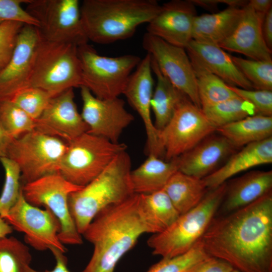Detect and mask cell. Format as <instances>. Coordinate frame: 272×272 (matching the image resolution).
Instances as JSON below:
<instances>
[{"label": "cell", "instance_id": "6da1fadb", "mask_svg": "<svg viewBox=\"0 0 272 272\" xmlns=\"http://www.w3.org/2000/svg\"><path fill=\"white\" fill-rule=\"evenodd\" d=\"M200 240L210 256L240 272H272V191L215 216Z\"/></svg>", "mask_w": 272, "mask_h": 272}, {"label": "cell", "instance_id": "7a4b0ae2", "mask_svg": "<svg viewBox=\"0 0 272 272\" xmlns=\"http://www.w3.org/2000/svg\"><path fill=\"white\" fill-rule=\"evenodd\" d=\"M160 232L142 194L134 193L120 203L104 208L82 234L94 249L81 272H114L119 260L142 235Z\"/></svg>", "mask_w": 272, "mask_h": 272}, {"label": "cell", "instance_id": "3957f363", "mask_svg": "<svg viewBox=\"0 0 272 272\" xmlns=\"http://www.w3.org/2000/svg\"><path fill=\"white\" fill-rule=\"evenodd\" d=\"M80 8L88 40L105 44L132 36L140 25L155 17L161 5L155 0H84Z\"/></svg>", "mask_w": 272, "mask_h": 272}, {"label": "cell", "instance_id": "277c9868", "mask_svg": "<svg viewBox=\"0 0 272 272\" xmlns=\"http://www.w3.org/2000/svg\"><path fill=\"white\" fill-rule=\"evenodd\" d=\"M131 165L129 155L126 151H123L93 180L70 194L68 199L70 212L82 235L101 211L134 193L130 179Z\"/></svg>", "mask_w": 272, "mask_h": 272}, {"label": "cell", "instance_id": "5b68a950", "mask_svg": "<svg viewBox=\"0 0 272 272\" xmlns=\"http://www.w3.org/2000/svg\"><path fill=\"white\" fill-rule=\"evenodd\" d=\"M226 182L209 190L199 203L163 231L152 234L148 246L154 255L172 257L188 251L206 232L224 198Z\"/></svg>", "mask_w": 272, "mask_h": 272}, {"label": "cell", "instance_id": "8992f818", "mask_svg": "<svg viewBox=\"0 0 272 272\" xmlns=\"http://www.w3.org/2000/svg\"><path fill=\"white\" fill-rule=\"evenodd\" d=\"M82 85L78 46L48 41L41 36L29 86L40 88L54 96L68 89L80 88Z\"/></svg>", "mask_w": 272, "mask_h": 272}, {"label": "cell", "instance_id": "52a82bcc", "mask_svg": "<svg viewBox=\"0 0 272 272\" xmlns=\"http://www.w3.org/2000/svg\"><path fill=\"white\" fill-rule=\"evenodd\" d=\"M126 149L124 143H113L103 137L85 132L67 143L58 173L69 182L85 186Z\"/></svg>", "mask_w": 272, "mask_h": 272}, {"label": "cell", "instance_id": "ba28073f", "mask_svg": "<svg viewBox=\"0 0 272 272\" xmlns=\"http://www.w3.org/2000/svg\"><path fill=\"white\" fill-rule=\"evenodd\" d=\"M78 53L82 71V86L101 99L115 98L122 94L132 71L141 60L133 54L103 56L88 43L78 46Z\"/></svg>", "mask_w": 272, "mask_h": 272}, {"label": "cell", "instance_id": "9c48e42d", "mask_svg": "<svg viewBox=\"0 0 272 272\" xmlns=\"http://www.w3.org/2000/svg\"><path fill=\"white\" fill-rule=\"evenodd\" d=\"M67 147L66 142L34 129L13 140L7 157L18 165L26 183L58 173Z\"/></svg>", "mask_w": 272, "mask_h": 272}, {"label": "cell", "instance_id": "30bf717a", "mask_svg": "<svg viewBox=\"0 0 272 272\" xmlns=\"http://www.w3.org/2000/svg\"><path fill=\"white\" fill-rule=\"evenodd\" d=\"M82 187L69 182L59 173H55L26 183L21 186V190L29 203L48 209L57 218L60 225L58 237L62 243L80 245L83 243L82 235L71 215L68 199L72 192Z\"/></svg>", "mask_w": 272, "mask_h": 272}, {"label": "cell", "instance_id": "8fae6325", "mask_svg": "<svg viewBox=\"0 0 272 272\" xmlns=\"http://www.w3.org/2000/svg\"><path fill=\"white\" fill-rule=\"evenodd\" d=\"M27 4L26 10L39 22L44 39L77 46L88 43L78 0H29Z\"/></svg>", "mask_w": 272, "mask_h": 272}, {"label": "cell", "instance_id": "7c38bea8", "mask_svg": "<svg viewBox=\"0 0 272 272\" xmlns=\"http://www.w3.org/2000/svg\"><path fill=\"white\" fill-rule=\"evenodd\" d=\"M201 108L185 97L168 124L159 131L161 148L167 161L188 152L216 131Z\"/></svg>", "mask_w": 272, "mask_h": 272}, {"label": "cell", "instance_id": "4fadbf2b", "mask_svg": "<svg viewBox=\"0 0 272 272\" xmlns=\"http://www.w3.org/2000/svg\"><path fill=\"white\" fill-rule=\"evenodd\" d=\"M4 218L13 228L24 234L25 242L38 251L51 247L66 252V248L58 237L60 224L51 212L29 203L21 187L19 196Z\"/></svg>", "mask_w": 272, "mask_h": 272}, {"label": "cell", "instance_id": "5bb4252c", "mask_svg": "<svg viewBox=\"0 0 272 272\" xmlns=\"http://www.w3.org/2000/svg\"><path fill=\"white\" fill-rule=\"evenodd\" d=\"M142 44L161 73L196 106L201 108L195 74L185 49L148 33L144 34Z\"/></svg>", "mask_w": 272, "mask_h": 272}, {"label": "cell", "instance_id": "9a60e30c", "mask_svg": "<svg viewBox=\"0 0 272 272\" xmlns=\"http://www.w3.org/2000/svg\"><path fill=\"white\" fill-rule=\"evenodd\" d=\"M83 106L81 116L89 128L88 132L117 143L123 132L134 120L119 97L101 99L86 87L81 86Z\"/></svg>", "mask_w": 272, "mask_h": 272}, {"label": "cell", "instance_id": "2e32d148", "mask_svg": "<svg viewBox=\"0 0 272 272\" xmlns=\"http://www.w3.org/2000/svg\"><path fill=\"white\" fill-rule=\"evenodd\" d=\"M41 37L34 26L25 24L21 29L9 61L0 70V99H9L17 91L29 86Z\"/></svg>", "mask_w": 272, "mask_h": 272}, {"label": "cell", "instance_id": "e0dca14e", "mask_svg": "<svg viewBox=\"0 0 272 272\" xmlns=\"http://www.w3.org/2000/svg\"><path fill=\"white\" fill-rule=\"evenodd\" d=\"M73 89L51 97L42 114L35 121L34 129L67 143L88 131V126L75 102Z\"/></svg>", "mask_w": 272, "mask_h": 272}, {"label": "cell", "instance_id": "ac0fdd59", "mask_svg": "<svg viewBox=\"0 0 272 272\" xmlns=\"http://www.w3.org/2000/svg\"><path fill=\"white\" fill-rule=\"evenodd\" d=\"M152 72L151 56L147 53L129 76L122 94L143 122L147 134L148 154L160 158L163 153L159 143V131L156 128L151 117V102L154 83Z\"/></svg>", "mask_w": 272, "mask_h": 272}, {"label": "cell", "instance_id": "d6986e66", "mask_svg": "<svg viewBox=\"0 0 272 272\" xmlns=\"http://www.w3.org/2000/svg\"><path fill=\"white\" fill-rule=\"evenodd\" d=\"M191 0H172L161 6L159 12L148 24V33L174 46L185 48L192 40L196 17Z\"/></svg>", "mask_w": 272, "mask_h": 272}, {"label": "cell", "instance_id": "ffe728a7", "mask_svg": "<svg viewBox=\"0 0 272 272\" xmlns=\"http://www.w3.org/2000/svg\"><path fill=\"white\" fill-rule=\"evenodd\" d=\"M243 9L242 16L233 32L218 46L251 59L271 60V50L267 46L262 32L265 14L255 11L248 2Z\"/></svg>", "mask_w": 272, "mask_h": 272}, {"label": "cell", "instance_id": "44dd1931", "mask_svg": "<svg viewBox=\"0 0 272 272\" xmlns=\"http://www.w3.org/2000/svg\"><path fill=\"white\" fill-rule=\"evenodd\" d=\"M234 149L224 137L212 134L176 158L178 171L203 179L213 172L218 164Z\"/></svg>", "mask_w": 272, "mask_h": 272}, {"label": "cell", "instance_id": "7402d4cb", "mask_svg": "<svg viewBox=\"0 0 272 272\" xmlns=\"http://www.w3.org/2000/svg\"><path fill=\"white\" fill-rule=\"evenodd\" d=\"M185 49L190 59L196 62L228 85L246 90L253 89L233 62L231 55L219 46L191 40Z\"/></svg>", "mask_w": 272, "mask_h": 272}, {"label": "cell", "instance_id": "603a6c76", "mask_svg": "<svg viewBox=\"0 0 272 272\" xmlns=\"http://www.w3.org/2000/svg\"><path fill=\"white\" fill-rule=\"evenodd\" d=\"M272 163V137L247 145L233 155L221 168L203 178L209 190L215 188L233 176L253 167Z\"/></svg>", "mask_w": 272, "mask_h": 272}, {"label": "cell", "instance_id": "cb8c5ba5", "mask_svg": "<svg viewBox=\"0 0 272 272\" xmlns=\"http://www.w3.org/2000/svg\"><path fill=\"white\" fill-rule=\"evenodd\" d=\"M272 171H252L227 185L221 203L226 214L243 208L271 191Z\"/></svg>", "mask_w": 272, "mask_h": 272}, {"label": "cell", "instance_id": "d4e9b609", "mask_svg": "<svg viewBox=\"0 0 272 272\" xmlns=\"http://www.w3.org/2000/svg\"><path fill=\"white\" fill-rule=\"evenodd\" d=\"M243 8L228 7L213 14L196 16L192 29V40L219 45L233 32L243 11Z\"/></svg>", "mask_w": 272, "mask_h": 272}, {"label": "cell", "instance_id": "484cf974", "mask_svg": "<svg viewBox=\"0 0 272 272\" xmlns=\"http://www.w3.org/2000/svg\"><path fill=\"white\" fill-rule=\"evenodd\" d=\"M178 171L176 159L164 161L154 155L131 170L130 179L133 192L149 194L163 189L171 177Z\"/></svg>", "mask_w": 272, "mask_h": 272}, {"label": "cell", "instance_id": "4316f807", "mask_svg": "<svg viewBox=\"0 0 272 272\" xmlns=\"http://www.w3.org/2000/svg\"><path fill=\"white\" fill-rule=\"evenodd\" d=\"M151 67L156 76L157 83L151 99V107L154 115V124L159 131L168 124L177 106L186 96L161 73L152 56Z\"/></svg>", "mask_w": 272, "mask_h": 272}, {"label": "cell", "instance_id": "83f0119b", "mask_svg": "<svg viewBox=\"0 0 272 272\" xmlns=\"http://www.w3.org/2000/svg\"><path fill=\"white\" fill-rule=\"evenodd\" d=\"M235 148L272 137V116L255 114L216 129Z\"/></svg>", "mask_w": 272, "mask_h": 272}, {"label": "cell", "instance_id": "f1b7e54d", "mask_svg": "<svg viewBox=\"0 0 272 272\" xmlns=\"http://www.w3.org/2000/svg\"><path fill=\"white\" fill-rule=\"evenodd\" d=\"M163 190L180 215L197 205L209 190L203 179L179 171L171 177Z\"/></svg>", "mask_w": 272, "mask_h": 272}, {"label": "cell", "instance_id": "f546056e", "mask_svg": "<svg viewBox=\"0 0 272 272\" xmlns=\"http://www.w3.org/2000/svg\"><path fill=\"white\" fill-rule=\"evenodd\" d=\"M196 76L201 108L237 96L222 80L191 60Z\"/></svg>", "mask_w": 272, "mask_h": 272}, {"label": "cell", "instance_id": "4dcf8cb0", "mask_svg": "<svg viewBox=\"0 0 272 272\" xmlns=\"http://www.w3.org/2000/svg\"><path fill=\"white\" fill-rule=\"evenodd\" d=\"M201 109L216 129L256 114L253 106L238 96Z\"/></svg>", "mask_w": 272, "mask_h": 272}, {"label": "cell", "instance_id": "1f68e13d", "mask_svg": "<svg viewBox=\"0 0 272 272\" xmlns=\"http://www.w3.org/2000/svg\"><path fill=\"white\" fill-rule=\"evenodd\" d=\"M32 256L28 247L14 237L0 238V272H26Z\"/></svg>", "mask_w": 272, "mask_h": 272}, {"label": "cell", "instance_id": "d6a6232c", "mask_svg": "<svg viewBox=\"0 0 272 272\" xmlns=\"http://www.w3.org/2000/svg\"><path fill=\"white\" fill-rule=\"evenodd\" d=\"M0 123L13 139L35 129V120L8 99H0Z\"/></svg>", "mask_w": 272, "mask_h": 272}, {"label": "cell", "instance_id": "836d02e7", "mask_svg": "<svg viewBox=\"0 0 272 272\" xmlns=\"http://www.w3.org/2000/svg\"><path fill=\"white\" fill-rule=\"evenodd\" d=\"M209 256L200 239L186 252L172 257L162 258L146 272H189Z\"/></svg>", "mask_w": 272, "mask_h": 272}, {"label": "cell", "instance_id": "e575fe53", "mask_svg": "<svg viewBox=\"0 0 272 272\" xmlns=\"http://www.w3.org/2000/svg\"><path fill=\"white\" fill-rule=\"evenodd\" d=\"M233 62L256 90H272V60L246 59L231 56Z\"/></svg>", "mask_w": 272, "mask_h": 272}, {"label": "cell", "instance_id": "d590c367", "mask_svg": "<svg viewBox=\"0 0 272 272\" xmlns=\"http://www.w3.org/2000/svg\"><path fill=\"white\" fill-rule=\"evenodd\" d=\"M142 195L149 214L160 232L170 227L180 216L163 189Z\"/></svg>", "mask_w": 272, "mask_h": 272}, {"label": "cell", "instance_id": "8d00e7d4", "mask_svg": "<svg viewBox=\"0 0 272 272\" xmlns=\"http://www.w3.org/2000/svg\"><path fill=\"white\" fill-rule=\"evenodd\" d=\"M5 178L0 195V216L3 218L17 201L21 191V171L18 165L8 157L0 158Z\"/></svg>", "mask_w": 272, "mask_h": 272}, {"label": "cell", "instance_id": "74e56055", "mask_svg": "<svg viewBox=\"0 0 272 272\" xmlns=\"http://www.w3.org/2000/svg\"><path fill=\"white\" fill-rule=\"evenodd\" d=\"M52 97L43 89L27 86L17 91L9 99L35 121L42 114Z\"/></svg>", "mask_w": 272, "mask_h": 272}, {"label": "cell", "instance_id": "f35d334b", "mask_svg": "<svg viewBox=\"0 0 272 272\" xmlns=\"http://www.w3.org/2000/svg\"><path fill=\"white\" fill-rule=\"evenodd\" d=\"M24 25L19 22L8 21L0 25V70L9 61L18 34Z\"/></svg>", "mask_w": 272, "mask_h": 272}, {"label": "cell", "instance_id": "ab89813d", "mask_svg": "<svg viewBox=\"0 0 272 272\" xmlns=\"http://www.w3.org/2000/svg\"><path fill=\"white\" fill-rule=\"evenodd\" d=\"M229 87L238 97L253 106L256 114L272 116V91Z\"/></svg>", "mask_w": 272, "mask_h": 272}, {"label": "cell", "instance_id": "60d3db41", "mask_svg": "<svg viewBox=\"0 0 272 272\" xmlns=\"http://www.w3.org/2000/svg\"><path fill=\"white\" fill-rule=\"evenodd\" d=\"M29 0H0V25L8 21H17L38 27L39 23L22 5Z\"/></svg>", "mask_w": 272, "mask_h": 272}, {"label": "cell", "instance_id": "b9f144b4", "mask_svg": "<svg viewBox=\"0 0 272 272\" xmlns=\"http://www.w3.org/2000/svg\"><path fill=\"white\" fill-rule=\"evenodd\" d=\"M234 269L226 261L210 256L195 265L189 272H232Z\"/></svg>", "mask_w": 272, "mask_h": 272}, {"label": "cell", "instance_id": "7bdbcfd3", "mask_svg": "<svg viewBox=\"0 0 272 272\" xmlns=\"http://www.w3.org/2000/svg\"><path fill=\"white\" fill-rule=\"evenodd\" d=\"M49 250L51 251L56 261V264L53 269L40 271L30 266L27 268L26 272H71L68 268L67 257L65 256L64 252L54 247L50 248Z\"/></svg>", "mask_w": 272, "mask_h": 272}, {"label": "cell", "instance_id": "ee69618b", "mask_svg": "<svg viewBox=\"0 0 272 272\" xmlns=\"http://www.w3.org/2000/svg\"><path fill=\"white\" fill-rule=\"evenodd\" d=\"M262 32L264 41L271 50L272 49V8L265 14L262 24Z\"/></svg>", "mask_w": 272, "mask_h": 272}, {"label": "cell", "instance_id": "f6af8a7d", "mask_svg": "<svg viewBox=\"0 0 272 272\" xmlns=\"http://www.w3.org/2000/svg\"><path fill=\"white\" fill-rule=\"evenodd\" d=\"M13 140L0 123V158L7 157L9 147Z\"/></svg>", "mask_w": 272, "mask_h": 272}, {"label": "cell", "instance_id": "bcb514c9", "mask_svg": "<svg viewBox=\"0 0 272 272\" xmlns=\"http://www.w3.org/2000/svg\"><path fill=\"white\" fill-rule=\"evenodd\" d=\"M248 4L255 11L263 14H265L272 8L271 0H250L248 1Z\"/></svg>", "mask_w": 272, "mask_h": 272}, {"label": "cell", "instance_id": "7dc6e473", "mask_svg": "<svg viewBox=\"0 0 272 272\" xmlns=\"http://www.w3.org/2000/svg\"><path fill=\"white\" fill-rule=\"evenodd\" d=\"M195 6H199L209 10L217 9L220 4H223V0H191Z\"/></svg>", "mask_w": 272, "mask_h": 272}, {"label": "cell", "instance_id": "c3c4849f", "mask_svg": "<svg viewBox=\"0 0 272 272\" xmlns=\"http://www.w3.org/2000/svg\"><path fill=\"white\" fill-rule=\"evenodd\" d=\"M13 231V227L0 216V238L8 236Z\"/></svg>", "mask_w": 272, "mask_h": 272}, {"label": "cell", "instance_id": "681fc988", "mask_svg": "<svg viewBox=\"0 0 272 272\" xmlns=\"http://www.w3.org/2000/svg\"><path fill=\"white\" fill-rule=\"evenodd\" d=\"M232 272H240L236 269H234Z\"/></svg>", "mask_w": 272, "mask_h": 272}]
</instances>
